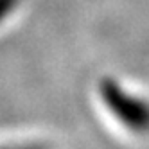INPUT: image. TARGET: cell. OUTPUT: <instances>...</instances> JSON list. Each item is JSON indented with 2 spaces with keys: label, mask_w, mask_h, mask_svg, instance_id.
<instances>
[{
  "label": "cell",
  "mask_w": 149,
  "mask_h": 149,
  "mask_svg": "<svg viewBox=\"0 0 149 149\" xmlns=\"http://www.w3.org/2000/svg\"><path fill=\"white\" fill-rule=\"evenodd\" d=\"M20 6V0H0V25L11 16Z\"/></svg>",
  "instance_id": "1"
}]
</instances>
